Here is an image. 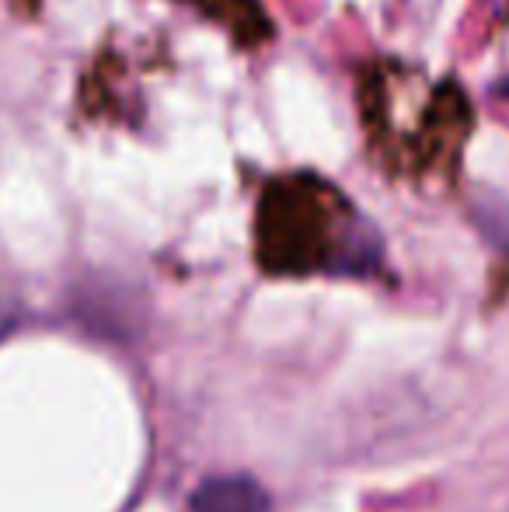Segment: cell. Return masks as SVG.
Instances as JSON below:
<instances>
[{
	"label": "cell",
	"instance_id": "obj_2",
	"mask_svg": "<svg viewBox=\"0 0 509 512\" xmlns=\"http://www.w3.org/2000/svg\"><path fill=\"white\" fill-rule=\"evenodd\" d=\"M11 328H14V310L0 307V342H4V338L11 335Z\"/></svg>",
	"mask_w": 509,
	"mask_h": 512
},
{
	"label": "cell",
	"instance_id": "obj_1",
	"mask_svg": "<svg viewBox=\"0 0 509 512\" xmlns=\"http://www.w3.org/2000/svg\"><path fill=\"white\" fill-rule=\"evenodd\" d=\"M192 512H272V502L248 474H220L196 488Z\"/></svg>",
	"mask_w": 509,
	"mask_h": 512
},
{
	"label": "cell",
	"instance_id": "obj_3",
	"mask_svg": "<svg viewBox=\"0 0 509 512\" xmlns=\"http://www.w3.org/2000/svg\"><path fill=\"white\" fill-rule=\"evenodd\" d=\"M496 91H499L503 98H509V77H506V81H499V88H496Z\"/></svg>",
	"mask_w": 509,
	"mask_h": 512
}]
</instances>
